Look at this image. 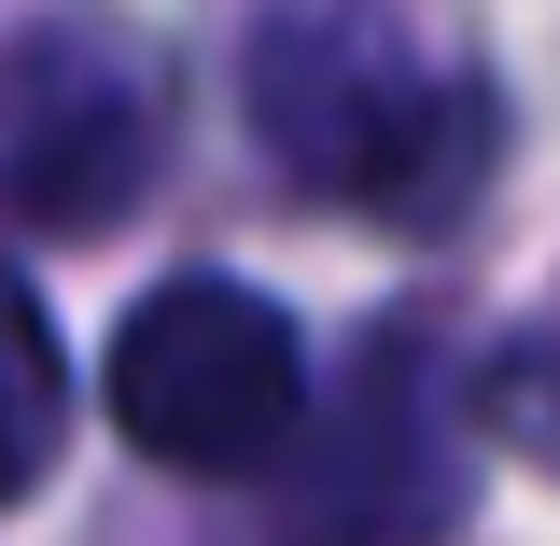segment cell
Wrapping results in <instances>:
<instances>
[{"mask_svg":"<svg viewBox=\"0 0 560 546\" xmlns=\"http://www.w3.org/2000/svg\"><path fill=\"white\" fill-rule=\"evenodd\" d=\"M113 434L168 477H253L294 449V407H308V350L253 280H154L127 323H113Z\"/></svg>","mask_w":560,"mask_h":546,"instance_id":"2","label":"cell"},{"mask_svg":"<svg viewBox=\"0 0 560 546\" xmlns=\"http://www.w3.org/2000/svg\"><path fill=\"white\" fill-rule=\"evenodd\" d=\"M57 434H70V350H57V323H43V294L0 267V504L43 490Z\"/></svg>","mask_w":560,"mask_h":546,"instance_id":"5","label":"cell"},{"mask_svg":"<svg viewBox=\"0 0 560 546\" xmlns=\"http://www.w3.org/2000/svg\"><path fill=\"white\" fill-rule=\"evenodd\" d=\"M238 113L294 197L364 224H463L504 154L490 70L407 0H267L238 43Z\"/></svg>","mask_w":560,"mask_h":546,"instance_id":"1","label":"cell"},{"mask_svg":"<svg viewBox=\"0 0 560 546\" xmlns=\"http://www.w3.org/2000/svg\"><path fill=\"white\" fill-rule=\"evenodd\" d=\"M154 154H168V98H154V70H140L127 28H98V14H28L14 43H0V210L14 224H127L140 183H154Z\"/></svg>","mask_w":560,"mask_h":546,"instance_id":"3","label":"cell"},{"mask_svg":"<svg viewBox=\"0 0 560 546\" xmlns=\"http://www.w3.org/2000/svg\"><path fill=\"white\" fill-rule=\"evenodd\" d=\"M448 519H463L448 393H434V350L393 323V337H364L337 420H308V490H294L280 546H434Z\"/></svg>","mask_w":560,"mask_h":546,"instance_id":"4","label":"cell"},{"mask_svg":"<svg viewBox=\"0 0 560 546\" xmlns=\"http://www.w3.org/2000/svg\"><path fill=\"white\" fill-rule=\"evenodd\" d=\"M477 420L504 434V449H533V463L560 477V323H533V337H504V350H490Z\"/></svg>","mask_w":560,"mask_h":546,"instance_id":"6","label":"cell"}]
</instances>
